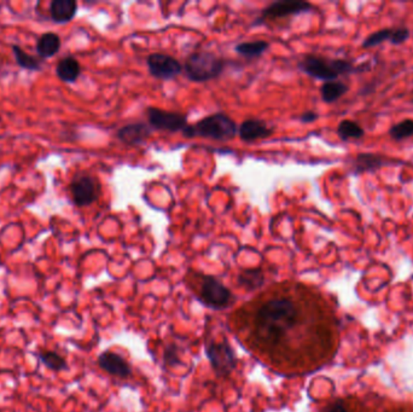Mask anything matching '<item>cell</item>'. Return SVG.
<instances>
[{
    "mask_svg": "<svg viewBox=\"0 0 413 412\" xmlns=\"http://www.w3.org/2000/svg\"><path fill=\"white\" fill-rule=\"evenodd\" d=\"M78 11V3L74 0H53L50 5V15L56 24H67Z\"/></svg>",
    "mask_w": 413,
    "mask_h": 412,
    "instance_id": "obj_15",
    "label": "cell"
},
{
    "mask_svg": "<svg viewBox=\"0 0 413 412\" xmlns=\"http://www.w3.org/2000/svg\"><path fill=\"white\" fill-rule=\"evenodd\" d=\"M206 357L214 368L218 376H227L236 368V354L227 341L206 345Z\"/></svg>",
    "mask_w": 413,
    "mask_h": 412,
    "instance_id": "obj_7",
    "label": "cell"
},
{
    "mask_svg": "<svg viewBox=\"0 0 413 412\" xmlns=\"http://www.w3.org/2000/svg\"><path fill=\"white\" fill-rule=\"evenodd\" d=\"M270 44L265 40H254V41H244L236 46V52L239 55L248 57V58H255L263 55L266 51Z\"/></svg>",
    "mask_w": 413,
    "mask_h": 412,
    "instance_id": "obj_21",
    "label": "cell"
},
{
    "mask_svg": "<svg viewBox=\"0 0 413 412\" xmlns=\"http://www.w3.org/2000/svg\"><path fill=\"white\" fill-rule=\"evenodd\" d=\"M147 115L150 126L160 131L183 132L187 126V116L173 111L150 107L147 108Z\"/></svg>",
    "mask_w": 413,
    "mask_h": 412,
    "instance_id": "obj_9",
    "label": "cell"
},
{
    "mask_svg": "<svg viewBox=\"0 0 413 412\" xmlns=\"http://www.w3.org/2000/svg\"><path fill=\"white\" fill-rule=\"evenodd\" d=\"M147 68L156 79H173L183 71V66L172 56L164 53H151L147 57Z\"/></svg>",
    "mask_w": 413,
    "mask_h": 412,
    "instance_id": "obj_10",
    "label": "cell"
},
{
    "mask_svg": "<svg viewBox=\"0 0 413 412\" xmlns=\"http://www.w3.org/2000/svg\"><path fill=\"white\" fill-rule=\"evenodd\" d=\"M12 52L16 58V62L19 66L24 68V69H29V71H39L40 62L34 58L33 56L28 55L27 52H24L20 46L14 45L12 46Z\"/></svg>",
    "mask_w": 413,
    "mask_h": 412,
    "instance_id": "obj_25",
    "label": "cell"
},
{
    "mask_svg": "<svg viewBox=\"0 0 413 412\" xmlns=\"http://www.w3.org/2000/svg\"><path fill=\"white\" fill-rule=\"evenodd\" d=\"M173 347H169L167 349V353H166V361L167 364H177L178 363V357H177V352L175 351H172Z\"/></svg>",
    "mask_w": 413,
    "mask_h": 412,
    "instance_id": "obj_29",
    "label": "cell"
},
{
    "mask_svg": "<svg viewBox=\"0 0 413 412\" xmlns=\"http://www.w3.org/2000/svg\"><path fill=\"white\" fill-rule=\"evenodd\" d=\"M313 5L303 0H278L263 9L261 16L256 24H263L266 20H278L283 17L296 16L300 14L312 11Z\"/></svg>",
    "mask_w": 413,
    "mask_h": 412,
    "instance_id": "obj_8",
    "label": "cell"
},
{
    "mask_svg": "<svg viewBox=\"0 0 413 412\" xmlns=\"http://www.w3.org/2000/svg\"><path fill=\"white\" fill-rule=\"evenodd\" d=\"M184 69L191 81L206 83L221 76L225 69V61L211 52H194L187 57Z\"/></svg>",
    "mask_w": 413,
    "mask_h": 412,
    "instance_id": "obj_4",
    "label": "cell"
},
{
    "mask_svg": "<svg viewBox=\"0 0 413 412\" xmlns=\"http://www.w3.org/2000/svg\"><path fill=\"white\" fill-rule=\"evenodd\" d=\"M390 135L394 140H405L413 137V120L405 119L390 127Z\"/></svg>",
    "mask_w": 413,
    "mask_h": 412,
    "instance_id": "obj_24",
    "label": "cell"
},
{
    "mask_svg": "<svg viewBox=\"0 0 413 412\" xmlns=\"http://www.w3.org/2000/svg\"><path fill=\"white\" fill-rule=\"evenodd\" d=\"M393 412H409V411H406L405 408H402V410H393Z\"/></svg>",
    "mask_w": 413,
    "mask_h": 412,
    "instance_id": "obj_30",
    "label": "cell"
},
{
    "mask_svg": "<svg viewBox=\"0 0 413 412\" xmlns=\"http://www.w3.org/2000/svg\"><path fill=\"white\" fill-rule=\"evenodd\" d=\"M70 191L76 206H90L100 197V184L93 175L78 173L73 178Z\"/></svg>",
    "mask_w": 413,
    "mask_h": 412,
    "instance_id": "obj_6",
    "label": "cell"
},
{
    "mask_svg": "<svg viewBox=\"0 0 413 412\" xmlns=\"http://www.w3.org/2000/svg\"><path fill=\"white\" fill-rule=\"evenodd\" d=\"M394 28H383L380 31L371 33L369 36H366L362 41V48H372L383 44L385 41H390L393 38Z\"/></svg>",
    "mask_w": 413,
    "mask_h": 412,
    "instance_id": "obj_23",
    "label": "cell"
},
{
    "mask_svg": "<svg viewBox=\"0 0 413 412\" xmlns=\"http://www.w3.org/2000/svg\"><path fill=\"white\" fill-rule=\"evenodd\" d=\"M81 67L74 57H66L57 64L56 74L64 83H74L79 78Z\"/></svg>",
    "mask_w": 413,
    "mask_h": 412,
    "instance_id": "obj_17",
    "label": "cell"
},
{
    "mask_svg": "<svg viewBox=\"0 0 413 412\" xmlns=\"http://www.w3.org/2000/svg\"><path fill=\"white\" fill-rule=\"evenodd\" d=\"M38 358L48 370L55 371V373L67 369V361L64 357H62L60 353L55 352V351H40L38 352Z\"/></svg>",
    "mask_w": 413,
    "mask_h": 412,
    "instance_id": "obj_20",
    "label": "cell"
},
{
    "mask_svg": "<svg viewBox=\"0 0 413 412\" xmlns=\"http://www.w3.org/2000/svg\"><path fill=\"white\" fill-rule=\"evenodd\" d=\"M348 91H350V86L347 83L338 81V80L324 83L322 88H320L322 99L328 104L338 102V99L346 95Z\"/></svg>",
    "mask_w": 413,
    "mask_h": 412,
    "instance_id": "obj_18",
    "label": "cell"
},
{
    "mask_svg": "<svg viewBox=\"0 0 413 412\" xmlns=\"http://www.w3.org/2000/svg\"><path fill=\"white\" fill-rule=\"evenodd\" d=\"M338 135L342 140L360 139L365 135V130L359 123L352 120H343L338 123Z\"/></svg>",
    "mask_w": 413,
    "mask_h": 412,
    "instance_id": "obj_19",
    "label": "cell"
},
{
    "mask_svg": "<svg viewBox=\"0 0 413 412\" xmlns=\"http://www.w3.org/2000/svg\"><path fill=\"white\" fill-rule=\"evenodd\" d=\"M318 118L319 115L317 113H314V111H306V113L302 114L300 120H301L303 123H314L315 120H318Z\"/></svg>",
    "mask_w": 413,
    "mask_h": 412,
    "instance_id": "obj_28",
    "label": "cell"
},
{
    "mask_svg": "<svg viewBox=\"0 0 413 412\" xmlns=\"http://www.w3.org/2000/svg\"><path fill=\"white\" fill-rule=\"evenodd\" d=\"M263 277L261 269H246L239 276V283L248 290H253L263 286Z\"/></svg>",
    "mask_w": 413,
    "mask_h": 412,
    "instance_id": "obj_22",
    "label": "cell"
},
{
    "mask_svg": "<svg viewBox=\"0 0 413 412\" xmlns=\"http://www.w3.org/2000/svg\"><path fill=\"white\" fill-rule=\"evenodd\" d=\"M397 163L402 165V161L392 159L385 155L372 154V153H362L355 156L352 163V173L354 175H364V173H375L383 167L397 166Z\"/></svg>",
    "mask_w": 413,
    "mask_h": 412,
    "instance_id": "obj_11",
    "label": "cell"
},
{
    "mask_svg": "<svg viewBox=\"0 0 413 412\" xmlns=\"http://www.w3.org/2000/svg\"><path fill=\"white\" fill-rule=\"evenodd\" d=\"M151 127L145 123H130L117 131V138L126 145H140L150 135Z\"/></svg>",
    "mask_w": 413,
    "mask_h": 412,
    "instance_id": "obj_13",
    "label": "cell"
},
{
    "mask_svg": "<svg viewBox=\"0 0 413 412\" xmlns=\"http://www.w3.org/2000/svg\"><path fill=\"white\" fill-rule=\"evenodd\" d=\"M298 67L302 72L306 73L307 76L328 83V81H335L342 76L365 72L369 64L355 66L350 61L338 60V58L333 60V58H326L322 56L307 55L300 61Z\"/></svg>",
    "mask_w": 413,
    "mask_h": 412,
    "instance_id": "obj_2",
    "label": "cell"
},
{
    "mask_svg": "<svg viewBox=\"0 0 413 412\" xmlns=\"http://www.w3.org/2000/svg\"><path fill=\"white\" fill-rule=\"evenodd\" d=\"M61 39L56 33H45L36 43V52L43 58H50L60 51Z\"/></svg>",
    "mask_w": 413,
    "mask_h": 412,
    "instance_id": "obj_16",
    "label": "cell"
},
{
    "mask_svg": "<svg viewBox=\"0 0 413 412\" xmlns=\"http://www.w3.org/2000/svg\"><path fill=\"white\" fill-rule=\"evenodd\" d=\"M411 32L409 28L395 27L394 28L393 38L390 40V44L399 46V45L405 44L406 41L409 39Z\"/></svg>",
    "mask_w": 413,
    "mask_h": 412,
    "instance_id": "obj_27",
    "label": "cell"
},
{
    "mask_svg": "<svg viewBox=\"0 0 413 412\" xmlns=\"http://www.w3.org/2000/svg\"><path fill=\"white\" fill-rule=\"evenodd\" d=\"M197 297L199 302L213 309H225L232 302V294L221 282L211 276H199Z\"/></svg>",
    "mask_w": 413,
    "mask_h": 412,
    "instance_id": "obj_5",
    "label": "cell"
},
{
    "mask_svg": "<svg viewBox=\"0 0 413 412\" xmlns=\"http://www.w3.org/2000/svg\"><path fill=\"white\" fill-rule=\"evenodd\" d=\"M246 341L277 368L310 370L329 361L338 324L325 302L310 290L276 292L251 307Z\"/></svg>",
    "mask_w": 413,
    "mask_h": 412,
    "instance_id": "obj_1",
    "label": "cell"
},
{
    "mask_svg": "<svg viewBox=\"0 0 413 412\" xmlns=\"http://www.w3.org/2000/svg\"><path fill=\"white\" fill-rule=\"evenodd\" d=\"M273 133V128H271L263 120L248 119L243 121L239 126V135L243 142L251 143L258 139L267 138Z\"/></svg>",
    "mask_w": 413,
    "mask_h": 412,
    "instance_id": "obj_12",
    "label": "cell"
},
{
    "mask_svg": "<svg viewBox=\"0 0 413 412\" xmlns=\"http://www.w3.org/2000/svg\"><path fill=\"white\" fill-rule=\"evenodd\" d=\"M357 401H347V399H338L326 405L320 412H357Z\"/></svg>",
    "mask_w": 413,
    "mask_h": 412,
    "instance_id": "obj_26",
    "label": "cell"
},
{
    "mask_svg": "<svg viewBox=\"0 0 413 412\" xmlns=\"http://www.w3.org/2000/svg\"><path fill=\"white\" fill-rule=\"evenodd\" d=\"M98 365L110 375L117 377H127L131 374L127 363L119 354L104 352L98 357Z\"/></svg>",
    "mask_w": 413,
    "mask_h": 412,
    "instance_id": "obj_14",
    "label": "cell"
},
{
    "mask_svg": "<svg viewBox=\"0 0 413 412\" xmlns=\"http://www.w3.org/2000/svg\"><path fill=\"white\" fill-rule=\"evenodd\" d=\"M239 132L237 125L235 121L231 119L230 116L223 113H216L211 115L206 116L204 119L199 120L195 125H187L184 130V137L187 138H196V137H203V138L214 139L220 142H226L234 139Z\"/></svg>",
    "mask_w": 413,
    "mask_h": 412,
    "instance_id": "obj_3",
    "label": "cell"
}]
</instances>
